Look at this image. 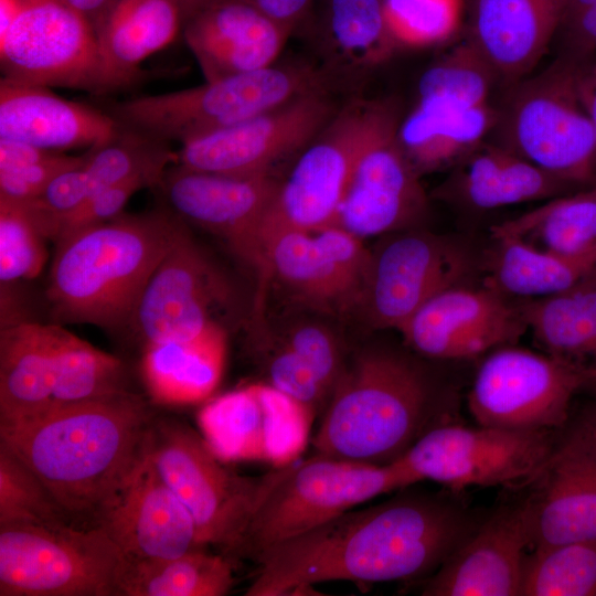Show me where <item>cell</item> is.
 Listing matches in <instances>:
<instances>
[{"label": "cell", "instance_id": "1", "mask_svg": "<svg viewBox=\"0 0 596 596\" xmlns=\"http://www.w3.org/2000/svg\"><path fill=\"white\" fill-rule=\"evenodd\" d=\"M481 521L448 496L400 492L265 550L245 595H297L332 581H423Z\"/></svg>", "mask_w": 596, "mask_h": 596}, {"label": "cell", "instance_id": "2", "mask_svg": "<svg viewBox=\"0 0 596 596\" xmlns=\"http://www.w3.org/2000/svg\"><path fill=\"white\" fill-rule=\"evenodd\" d=\"M155 417L146 401L128 391L55 405L0 425L9 447L72 517L97 512L145 454Z\"/></svg>", "mask_w": 596, "mask_h": 596}, {"label": "cell", "instance_id": "3", "mask_svg": "<svg viewBox=\"0 0 596 596\" xmlns=\"http://www.w3.org/2000/svg\"><path fill=\"white\" fill-rule=\"evenodd\" d=\"M447 422L421 363L397 350L368 348L349 358L312 445L318 455L386 465Z\"/></svg>", "mask_w": 596, "mask_h": 596}, {"label": "cell", "instance_id": "4", "mask_svg": "<svg viewBox=\"0 0 596 596\" xmlns=\"http://www.w3.org/2000/svg\"><path fill=\"white\" fill-rule=\"evenodd\" d=\"M183 222L174 213H123L56 242L46 287L53 318L106 329L129 324Z\"/></svg>", "mask_w": 596, "mask_h": 596}, {"label": "cell", "instance_id": "5", "mask_svg": "<svg viewBox=\"0 0 596 596\" xmlns=\"http://www.w3.org/2000/svg\"><path fill=\"white\" fill-rule=\"evenodd\" d=\"M578 70L556 56L504 87L487 140L582 190L596 184V138L579 98Z\"/></svg>", "mask_w": 596, "mask_h": 596}, {"label": "cell", "instance_id": "6", "mask_svg": "<svg viewBox=\"0 0 596 596\" xmlns=\"http://www.w3.org/2000/svg\"><path fill=\"white\" fill-rule=\"evenodd\" d=\"M316 92H328V76L308 65L274 64L204 84L113 103L123 127L180 145Z\"/></svg>", "mask_w": 596, "mask_h": 596}, {"label": "cell", "instance_id": "7", "mask_svg": "<svg viewBox=\"0 0 596 596\" xmlns=\"http://www.w3.org/2000/svg\"><path fill=\"white\" fill-rule=\"evenodd\" d=\"M415 483L400 460L375 465L316 454L279 467L249 519L235 557L255 561L275 544L310 531L375 497Z\"/></svg>", "mask_w": 596, "mask_h": 596}, {"label": "cell", "instance_id": "8", "mask_svg": "<svg viewBox=\"0 0 596 596\" xmlns=\"http://www.w3.org/2000/svg\"><path fill=\"white\" fill-rule=\"evenodd\" d=\"M149 454L195 525L201 546L214 545L230 560L277 468L260 477L240 475L224 466L203 436L172 421H155Z\"/></svg>", "mask_w": 596, "mask_h": 596}, {"label": "cell", "instance_id": "9", "mask_svg": "<svg viewBox=\"0 0 596 596\" xmlns=\"http://www.w3.org/2000/svg\"><path fill=\"white\" fill-rule=\"evenodd\" d=\"M126 564L95 524L0 526V596H119Z\"/></svg>", "mask_w": 596, "mask_h": 596}, {"label": "cell", "instance_id": "10", "mask_svg": "<svg viewBox=\"0 0 596 596\" xmlns=\"http://www.w3.org/2000/svg\"><path fill=\"white\" fill-rule=\"evenodd\" d=\"M397 118L400 109L391 99L359 100L336 111L280 181L264 235L275 228L316 232L328 227L362 152Z\"/></svg>", "mask_w": 596, "mask_h": 596}, {"label": "cell", "instance_id": "11", "mask_svg": "<svg viewBox=\"0 0 596 596\" xmlns=\"http://www.w3.org/2000/svg\"><path fill=\"white\" fill-rule=\"evenodd\" d=\"M555 430H515L447 422L427 430L400 459L416 482L450 491L531 483L550 458Z\"/></svg>", "mask_w": 596, "mask_h": 596}, {"label": "cell", "instance_id": "12", "mask_svg": "<svg viewBox=\"0 0 596 596\" xmlns=\"http://www.w3.org/2000/svg\"><path fill=\"white\" fill-rule=\"evenodd\" d=\"M596 386V374L544 352L514 344L489 352L468 393V409L483 426L515 430H557L574 396Z\"/></svg>", "mask_w": 596, "mask_h": 596}, {"label": "cell", "instance_id": "13", "mask_svg": "<svg viewBox=\"0 0 596 596\" xmlns=\"http://www.w3.org/2000/svg\"><path fill=\"white\" fill-rule=\"evenodd\" d=\"M2 77L45 87L113 92L92 24L70 8L47 0H24L0 38Z\"/></svg>", "mask_w": 596, "mask_h": 596}, {"label": "cell", "instance_id": "14", "mask_svg": "<svg viewBox=\"0 0 596 596\" xmlns=\"http://www.w3.org/2000/svg\"><path fill=\"white\" fill-rule=\"evenodd\" d=\"M279 185L272 174L223 175L175 162L158 183L172 213L222 238L255 273L262 297L269 280L264 225Z\"/></svg>", "mask_w": 596, "mask_h": 596}, {"label": "cell", "instance_id": "15", "mask_svg": "<svg viewBox=\"0 0 596 596\" xmlns=\"http://www.w3.org/2000/svg\"><path fill=\"white\" fill-rule=\"evenodd\" d=\"M373 249L356 311L374 329L402 327L434 296L456 286L465 255L443 237L406 230L387 234Z\"/></svg>", "mask_w": 596, "mask_h": 596}, {"label": "cell", "instance_id": "16", "mask_svg": "<svg viewBox=\"0 0 596 596\" xmlns=\"http://www.w3.org/2000/svg\"><path fill=\"white\" fill-rule=\"evenodd\" d=\"M316 414L263 382L210 401L198 413V424L222 461H262L279 468L300 458Z\"/></svg>", "mask_w": 596, "mask_h": 596}, {"label": "cell", "instance_id": "17", "mask_svg": "<svg viewBox=\"0 0 596 596\" xmlns=\"http://www.w3.org/2000/svg\"><path fill=\"white\" fill-rule=\"evenodd\" d=\"M328 92H316L180 145L175 163L232 175L270 174L278 161L301 152L336 114Z\"/></svg>", "mask_w": 596, "mask_h": 596}, {"label": "cell", "instance_id": "18", "mask_svg": "<svg viewBox=\"0 0 596 596\" xmlns=\"http://www.w3.org/2000/svg\"><path fill=\"white\" fill-rule=\"evenodd\" d=\"M231 297L228 283L182 224L148 280L129 324L143 344L192 340L215 324Z\"/></svg>", "mask_w": 596, "mask_h": 596}, {"label": "cell", "instance_id": "19", "mask_svg": "<svg viewBox=\"0 0 596 596\" xmlns=\"http://www.w3.org/2000/svg\"><path fill=\"white\" fill-rule=\"evenodd\" d=\"M264 237L269 279L292 298L326 313L356 309L370 257L362 240L334 226L275 228Z\"/></svg>", "mask_w": 596, "mask_h": 596}, {"label": "cell", "instance_id": "20", "mask_svg": "<svg viewBox=\"0 0 596 596\" xmlns=\"http://www.w3.org/2000/svg\"><path fill=\"white\" fill-rule=\"evenodd\" d=\"M93 524L106 531L129 563L175 557L202 547L192 517L153 464L149 443Z\"/></svg>", "mask_w": 596, "mask_h": 596}, {"label": "cell", "instance_id": "21", "mask_svg": "<svg viewBox=\"0 0 596 596\" xmlns=\"http://www.w3.org/2000/svg\"><path fill=\"white\" fill-rule=\"evenodd\" d=\"M401 119L385 126L364 149L329 226L364 241L412 230L425 217L428 198L398 142Z\"/></svg>", "mask_w": 596, "mask_h": 596}, {"label": "cell", "instance_id": "22", "mask_svg": "<svg viewBox=\"0 0 596 596\" xmlns=\"http://www.w3.org/2000/svg\"><path fill=\"white\" fill-rule=\"evenodd\" d=\"M528 330L519 306L483 285L453 286L428 300L400 330L421 355L439 360L472 359L515 344Z\"/></svg>", "mask_w": 596, "mask_h": 596}, {"label": "cell", "instance_id": "23", "mask_svg": "<svg viewBox=\"0 0 596 596\" xmlns=\"http://www.w3.org/2000/svg\"><path fill=\"white\" fill-rule=\"evenodd\" d=\"M523 499L531 550L596 541V433L583 421L556 445Z\"/></svg>", "mask_w": 596, "mask_h": 596}, {"label": "cell", "instance_id": "24", "mask_svg": "<svg viewBox=\"0 0 596 596\" xmlns=\"http://www.w3.org/2000/svg\"><path fill=\"white\" fill-rule=\"evenodd\" d=\"M531 550L524 501L485 517L475 531L423 579L426 596H521Z\"/></svg>", "mask_w": 596, "mask_h": 596}, {"label": "cell", "instance_id": "25", "mask_svg": "<svg viewBox=\"0 0 596 596\" xmlns=\"http://www.w3.org/2000/svg\"><path fill=\"white\" fill-rule=\"evenodd\" d=\"M568 0H471L467 40L507 87L530 75L563 22Z\"/></svg>", "mask_w": 596, "mask_h": 596}, {"label": "cell", "instance_id": "26", "mask_svg": "<svg viewBox=\"0 0 596 596\" xmlns=\"http://www.w3.org/2000/svg\"><path fill=\"white\" fill-rule=\"evenodd\" d=\"M205 81L273 65L290 33L246 0H217L182 31Z\"/></svg>", "mask_w": 596, "mask_h": 596}, {"label": "cell", "instance_id": "27", "mask_svg": "<svg viewBox=\"0 0 596 596\" xmlns=\"http://www.w3.org/2000/svg\"><path fill=\"white\" fill-rule=\"evenodd\" d=\"M123 128L107 111L62 98L49 87L0 81V138L61 152L99 146Z\"/></svg>", "mask_w": 596, "mask_h": 596}, {"label": "cell", "instance_id": "28", "mask_svg": "<svg viewBox=\"0 0 596 596\" xmlns=\"http://www.w3.org/2000/svg\"><path fill=\"white\" fill-rule=\"evenodd\" d=\"M456 166L437 189L439 198L477 210L550 200L576 190L513 152L488 140Z\"/></svg>", "mask_w": 596, "mask_h": 596}, {"label": "cell", "instance_id": "29", "mask_svg": "<svg viewBox=\"0 0 596 596\" xmlns=\"http://www.w3.org/2000/svg\"><path fill=\"white\" fill-rule=\"evenodd\" d=\"M185 22L179 0H114L95 26L113 89L134 84L142 62L172 43Z\"/></svg>", "mask_w": 596, "mask_h": 596}, {"label": "cell", "instance_id": "30", "mask_svg": "<svg viewBox=\"0 0 596 596\" xmlns=\"http://www.w3.org/2000/svg\"><path fill=\"white\" fill-rule=\"evenodd\" d=\"M57 324L14 322L0 334V425L52 405Z\"/></svg>", "mask_w": 596, "mask_h": 596}, {"label": "cell", "instance_id": "31", "mask_svg": "<svg viewBox=\"0 0 596 596\" xmlns=\"http://www.w3.org/2000/svg\"><path fill=\"white\" fill-rule=\"evenodd\" d=\"M497 119L496 105L460 107L417 100L401 119L398 142L408 161L422 173L457 164L487 140Z\"/></svg>", "mask_w": 596, "mask_h": 596}, {"label": "cell", "instance_id": "32", "mask_svg": "<svg viewBox=\"0 0 596 596\" xmlns=\"http://www.w3.org/2000/svg\"><path fill=\"white\" fill-rule=\"evenodd\" d=\"M226 356V332L215 324L187 341L145 345L141 371L148 393L160 404H193L220 383Z\"/></svg>", "mask_w": 596, "mask_h": 596}, {"label": "cell", "instance_id": "33", "mask_svg": "<svg viewBox=\"0 0 596 596\" xmlns=\"http://www.w3.org/2000/svg\"><path fill=\"white\" fill-rule=\"evenodd\" d=\"M518 306L542 352L596 374V276Z\"/></svg>", "mask_w": 596, "mask_h": 596}, {"label": "cell", "instance_id": "34", "mask_svg": "<svg viewBox=\"0 0 596 596\" xmlns=\"http://www.w3.org/2000/svg\"><path fill=\"white\" fill-rule=\"evenodd\" d=\"M485 286L503 295L542 298L596 276V247L576 254L543 251L513 237L492 238Z\"/></svg>", "mask_w": 596, "mask_h": 596}, {"label": "cell", "instance_id": "35", "mask_svg": "<svg viewBox=\"0 0 596 596\" xmlns=\"http://www.w3.org/2000/svg\"><path fill=\"white\" fill-rule=\"evenodd\" d=\"M491 237H513L536 248L576 254L596 247V184L560 195L491 227Z\"/></svg>", "mask_w": 596, "mask_h": 596}, {"label": "cell", "instance_id": "36", "mask_svg": "<svg viewBox=\"0 0 596 596\" xmlns=\"http://www.w3.org/2000/svg\"><path fill=\"white\" fill-rule=\"evenodd\" d=\"M233 583L227 556L196 547L175 557L127 562L119 596H223Z\"/></svg>", "mask_w": 596, "mask_h": 596}, {"label": "cell", "instance_id": "37", "mask_svg": "<svg viewBox=\"0 0 596 596\" xmlns=\"http://www.w3.org/2000/svg\"><path fill=\"white\" fill-rule=\"evenodd\" d=\"M123 362L57 324L52 406L126 392Z\"/></svg>", "mask_w": 596, "mask_h": 596}, {"label": "cell", "instance_id": "38", "mask_svg": "<svg viewBox=\"0 0 596 596\" xmlns=\"http://www.w3.org/2000/svg\"><path fill=\"white\" fill-rule=\"evenodd\" d=\"M324 24L336 52L359 66L379 65L398 49L382 0H328Z\"/></svg>", "mask_w": 596, "mask_h": 596}, {"label": "cell", "instance_id": "39", "mask_svg": "<svg viewBox=\"0 0 596 596\" xmlns=\"http://www.w3.org/2000/svg\"><path fill=\"white\" fill-rule=\"evenodd\" d=\"M596 541L541 546L526 555L521 596H595Z\"/></svg>", "mask_w": 596, "mask_h": 596}, {"label": "cell", "instance_id": "40", "mask_svg": "<svg viewBox=\"0 0 596 596\" xmlns=\"http://www.w3.org/2000/svg\"><path fill=\"white\" fill-rule=\"evenodd\" d=\"M496 84L492 70L466 39L422 74L417 99L477 107L490 103Z\"/></svg>", "mask_w": 596, "mask_h": 596}, {"label": "cell", "instance_id": "41", "mask_svg": "<svg viewBox=\"0 0 596 596\" xmlns=\"http://www.w3.org/2000/svg\"><path fill=\"white\" fill-rule=\"evenodd\" d=\"M71 520L40 478L0 443V526H60Z\"/></svg>", "mask_w": 596, "mask_h": 596}, {"label": "cell", "instance_id": "42", "mask_svg": "<svg viewBox=\"0 0 596 596\" xmlns=\"http://www.w3.org/2000/svg\"><path fill=\"white\" fill-rule=\"evenodd\" d=\"M398 47H424L451 39L459 30L462 0H382Z\"/></svg>", "mask_w": 596, "mask_h": 596}, {"label": "cell", "instance_id": "43", "mask_svg": "<svg viewBox=\"0 0 596 596\" xmlns=\"http://www.w3.org/2000/svg\"><path fill=\"white\" fill-rule=\"evenodd\" d=\"M45 240L24 203L0 199L1 284L36 277L46 262Z\"/></svg>", "mask_w": 596, "mask_h": 596}, {"label": "cell", "instance_id": "44", "mask_svg": "<svg viewBox=\"0 0 596 596\" xmlns=\"http://www.w3.org/2000/svg\"><path fill=\"white\" fill-rule=\"evenodd\" d=\"M281 339L309 365L330 397L349 360L341 338L323 323L301 321Z\"/></svg>", "mask_w": 596, "mask_h": 596}, {"label": "cell", "instance_id": "45", "mask_svg": "<svg viewBox=\"0 0 596 596\" xmlns=\"http://www.w3.org/2000/svg\"><path fill=\"white\" fill-rule=\"evenodd\" d=\"M260 352L268 384L316 413L326 407L328 393L309 365L281 338L262 345Z\"/></svg>", "mask_w": 596, "mask_h": 596}, {"label": "cell", "instance_id": "46", "mask_svg": "<svg viewBox=\"0 0 596 596\" xmlns=\"http://www.w3.org/2000/svg\"><path fill=\"white\" fill-rule=\"evenodd\" d=\"M163 173L138 174L94 194L78 209L56 221L50 240L56 243L78 230L121 215L130 198L143 188L158 185Z\"/></svg>", "mask_w": 596, "mask_h": 596}, {"label": "cell", "instance_id": "47", "mask_svg": "<svg viewBox=\"0 0 596 596\" xmlns=\"http://www.w3.org/2000/svg\"><path fill=\"white\" fill-rule=\"evenodd\" d=\"M83 159L57 152L52 158L20 168L0 170V199L28 202L36 199L60 172Z\"/></svg>", "mask_w": 596, "mask_h": 596}, {"label": "cell", "instance_id": "48", "mask_svg": "<svg viewBox=\"0 0 596 596\" xmlns=\"http://www.w3.org/2000/svg\"><path fill=\"white\" fill-rule=\"evenodd\" d=\"M557 56L583 67L596 60V4L565 19L557 34Z\"/></svg>", "mask_w": 596, "mask_h": 596}, {"label": "cell", "instance_id": "49", "mask_svg": "<svg viewBox=\"0 0 596 596\" xmlns=\"http://www.w3.org/2000/svg\"><path fill=\"white\" fill-rule=\"evenodd\" d=\"M289 33L306 18L313 0H246Z\"/></svg>", "mask_w": 596, "mask_h": 596}, {"label": "cell", "instance_id": "50", "mask_svg": "<svg viewBox=\"0 0 596 596\" xmlns=\"http://www.w3.org/2000/svg\"><path fill=\"white\" fill-rule=\"evenodd\" d=\"M57 152L19 140L0 138V170L41 162L52 158Z\"/></svg>", "mask_w": 596, "mask_h": 596}, {"label": "cell", "instance_id": "51", "mask_svg": "<svg viewBox=\"0 0 596 596\" xmlns=\"http://www.w3.org/2000/svg\"><path fill=\"white\" fill-rule=\"evenodd\" d=\"M577 88L582 104L590 119L596 138V60L579 67Z\"/></svg>", "mask_w": 596, "mask_h": 596}, {"label": "cell", "instance_id": "52", "mask_svg": "<svg viewBox=\"0 0 596 596\" xmlns=\"http://www.w3.org/2000/svg\"><path fill=\"white\" fill-rule=\"evenodd\" d=\"M63 4L85 18L94 28L114 0H47Z\"/></svg>", "mask_w": 596, "mask_h": 596}, {"label": "cell", "instance_id": "53", "mask_svg": "<svg viewBox=\"0 0 596 596\" xmlns=\"http://www.w3.org/2000/svg\"><path fill=\"white\" fill-rule=\"evenodd\" d=\"M24 0H0V38L12 25L23 7Z\"/></svg>", "mask_w": 596, "mask_h": 596}, {"label": "cell", "instance_id": "54", "mask_svg": "<svg viewBox=\"0 0 596 596\" xmlns=\"http://www.w3.org/2000/svg\"><path fill=\"white\" fill-rule=\"evenodd\" d=\"M182 4L187 21L198 13L199 11L203 10L204 8L209 7L210 4L214 3L217 0H179Z\"/></svg>", "mask_w": 596, "mask_h": 596}, {"label": "cell", "instance_id": "55", "mask_svg": "<svg viewBox=\"0 0 596 596\" xmlns=\"http://www.w3.org/2000/svg\"><path fill=\"white\" fill-rule=\"evenodd\" d=\"M594 4H596V0H568L563 21Z\"/></svg>", "mask_w": 596, "mask_h": 596}, {"label": "cell", "instance_id": "56", "mask_svg": "<svg viewBox=\"0 0 596 596\" xmlns=\"http://www.w3.org/2000/svg\"><path fill=\"white\" fill-rule=\"evenodd\" d=\"M583 422L596 433V405L592 407Z\"/></svg>", "mask_w": 596, "mask_h": 596}]
</instances>
